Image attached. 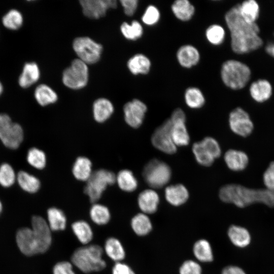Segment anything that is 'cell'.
Segmentation results:
<instances>
[{
    "mask_svg": "<svg viewBox=\"0 0 274 274\" xmlns=\"http://www.w3.org/2000/svg\"><path fill=\"white\" fill-rule=\"evenodd\" d=\"M103 253V248L98 245H84L74 251L71 256V262L85 273L100 271L107 265L102 258Z\"/></svg>",
    "mask_w": 274,
    "mask_h": 274,
    "instance_id": "3957f363",
    "label": "cell"
},
{
    "mask_svg": "<svg viewBox=\"0 0 274 274\" xmlns=\"http://www.w3.org/2000/svg\"><path fill=\"white\" fill-rule=\"evenodd\" d=\"M205 35L208 41L210 44L219 45L224 41L225 31L221 25L214 24L207 28Z\"/></svg>",
    "mask_w": 274,
    "mask_h": 274,
    "instance_id": "60d3db41",
    "label": "cell"
},
{
    "mask_svg": "<svg viewBox=\"0 0 274 274\" xmlns=\"http://www.w3.org/2000/svg\"><path fill=\"white\" fill-rule=\"evenodd\" d=\"M3 90V87L2 83L0 81V95L2 94Z\"/></svg>",
    "mask_w": 274,
    "mask_h": 274,
    "instance_id": "9f6ffc18",
    "label": "cell"
},
{
    "mask_svg": "<svg viewBox=\"0 0 274 274\" xmlns=\"http://www.w3.org/2000/svg\"><path fill=\"white\" fill-rule=\"evenodd\" d=\"M73 232L83 245L90 243L93 237V232L90 224L84 220H78L72 224Z\"/></svg>",
    "mask_w": 274,
    "mask_h": 274,
    "instance_id": "4dcf8cb0",
    "label": "cell"
},
{
    "mask_svg": "<svg viewBox=\"0 0 274 274\" xmlns=\"http://www.w3.org/2000/svg\"><path fill=\"white\" fill-rule=\"evenodd\" d=\"M171 122V135L177 147L186 146L190 142V136L186 126V115L180 108L175 109L169 118Z\"/></svg>",
    "mask_w": 274,
    "mask_h": 274,
    "instance_id": "30bf717a",
    "label": "cell"
},
{
    "mask_svg": "<svg viewBox=\"0 0 274 274\" xmlns=\"http://www.w3.org/2000/svg\"><path fill=\"white\" fill-rule=\"evenodd\" d=\"M225 21L230 32L231 47L235 53L243 54L256 50L263 45L256 22L245 20L241 16L238 4L225 15Z\"/></svg>",
    "mask_w": 274,
    "mask_h": 274,
    "instance_id": "6da1fadb",
    "label": "cell"
},
{
    "mask_svg": "<svg viewBox=\"0 0 274 274\" xmlns=\"http://www.w3.org/2000/svg\"><path fill=\"white\" fill-rule=\"evenodd\" d=\"M23 21L21 13L16 9L8 12L2 18L3 25L11 30H17L22 25Z\"/></svg>",
    "mask_w": 274,
    "mask_h": 274,
    "instance_id": "b9f144b4",
    "label": "cell"
},
{
    "mask_svg": "<svg viewBox=\"0 0 274 274\" xmlns=\"http://www.w3.org/2000/svg\"><path fill=\"white\" fill-rule=\"evenodd\" d=\"M120 30L124 37L130 40L139 39L143 33L141 24L136 20H133L130 24L127 22L123 23L120 26Z\"/></svg>",
    "mask_w": 274,
    "mask_h": 274,
    "instance_id": "ab89813d",
    "label": "cell"
},
{
    "mask_svg": "<svg viewBox=\"0 0 274 274\" xmlns=\"http://www.w3.org/2000/svg\"><path fill=\"white\" fill-rule=\"evenodd\" d=\"M74 51L79 59L86 63L93 64L100 59L102 46L88 37H78L73 43Z\"/></svg>",
    "mask_w": 274,
    "mask_h": 274,
    "instance_id": "ba28073f",
    "label": "cell"
},
{
    "mask_svg": "<svg viewBox=\"0 0 274 274\" xmlns=\"http://www.w3.org/2000/svg\"><path fill=\"white\" fill-rule=\"evenodd\" d=\"M192 150L196 161L201 165L210 166L214 162L215 159L203 146L201 141L194 143Z\"/></svg>",
    "mask_w": 274,
    "mask_h": 274,
    "instance_id": "f35d334b",
    "label": "cell"
},
{
    "mask_svg": "<svg viewBox=\"0 0 274 274\" xmlns=\"http://www.w3.org/2000/svg\"><path fill=\"white\" fill-rule=\"evenodd\" d=\"M224 159L227 167L233 171H241L247 166L249 158L243 151L230 149L227 151L224 156Z\"/></svg>",
    "mask_w": 274,
    "mask_h": 274,
    "instance_id": "44dd1931",
    "label": "cell"
},
{
    "mask_svg": "<svg viewBox=\"0 0 274 274\" xmlns=\"http://www.w3.org/2000/svg\"><path fill=\"white\" fill-rule=\"evenodd\" d=\"M103 250L107 256L115 262H121L125 257V249L121 242L116 237L107 238Z\"/></svg>",
    "mask_w": 274,
    "mask_h": 274,
    "instance_id": "d4e9b609",
    "label": "cell"
},
{
    "mask_svg": "<svg viewBox=\"0 0 274 274\" xmlns=\"http://www.w3.org/2000/svg\"><path fill=\"white\" fill-rule=\"evenodd\" d=\"M142 174L146 183L150 187L159 189L169 182L172 177V170L165 162L153 159L144 166Z\"/></svg>",
    "mask_w": 274,
    "mask_h": 274,
    "instance_id": "8992f818",
    "label": "cell"
},
{
    "mask_svg": "<svg viewBox=\"0 0 274 274\" xmlns=\"http://www.w3.org/2000/svg\"><path fill=\"white\" fill-rule=\"evenodd\" d=\"M160 14L157 7L153 5L149 6L146 9L142 20L147 25H153L159 20Z\"/></svg>",
    "mask_w": 274,
    "mask_h": 274,
    "instance_id": "f6af8a7d",
    "label": "cell"
},
{
    "mask_svg": "<svg viewBox=\"0 0 274 274\" xmlns=\"http://www.w3.org/2000/svg\"><path fill=\"white\" fill-rule=\"evenodd\" d=\"M2 210H3V205L1 201H0V214H1L2 212Z\"/></svg>",
    "mask_w": 274,
    "mask_h": 274,
    "instance_id": "6f0895ef",
    "label": "cell"
},
{
    "mask_svg": "<svg viewBox=\"0 0 274 274\" xmlns=\"http://www.w3.org/2000/svg\"><path fill=\"white\" fill-rule=\"evenodd\" d=\"M147 110L146 105L139 99L127 102L123 107L126 123L133 128L139 127L143 123Z\"/></svg>",
    "mask_w": 274,
    "mask_h": 274,
    "instance_id": "4fadbf2b",
    "label": "cell"
},
{
    "mask_svg": "<svg viewBox=\"0 0 274 274\" xmlns=\"http://www.w3.org/2000/svg\"><path fill=\"white\" fill-rule=\"evenodd\" d=\"M26 159L28 163L37 169H42L46 166V154L42 150L38 148H31L29 149Z\"/></svg>",
    "mask_w": 274,
    "mask_h": 274,
    "instance_id": "7bdbcfd3",
    "label": "cell"
},
{
    "mask_svg": "<svg viewBox=\"0 0 274 274\" xmlns=\"http://www.w3.org/2000/svg\"><path fill=\"white\" fill-rule=\"evenodd\" d=\"M221 274H246L240 267L235 265H228L225 267Z\"/></svg>",
    "mask_w": 274,
    "mask_h": 274,
    "instance_id": "db71d44e",
    "label": "cell"
},
{
    "mask_svg": "<svg viewBox=\"0 0 274 274\" xmlns=\"http://www.w3.org/2000/svg\"><path fill=\"white\" fill-rule=\"evenodd\" d=\"M175 16L182 21L190 20L195 13L194 6L188 0H177L171 6Z\"/></svg>",
    "mask_w": 274,
    "mask_h": 274,
    "instance_id": "83f0119b",
    "label": "cell"
},
{
    "mask_svg": "<svg viewBox=\"0 0 274 274\" xmlns=\"http://www.w3.org/2000/svg\"><path fill=\"white\" fill-rule=\"evenodd\" d=\"M119 187L123 191L128 192L134 191L138 187V181L132 172L128 169L120 170L116 176Z\"/></svg>",
    "mask_w": 274,
    "mask_h": 274,
    "instance_id": "e575fe53",
    "label": "cell"
},
{
    "mask_svg": "<svg viewBox=\"0 0 274 274\" xmlns=\"http://www.w3.org/2000/svg\"><path fill=\"white\" fill-rule=\"evenodd\" d=\"M223 83L233 90L245 87L249 81L251 71L246 64L237 60L229 59L223 62L220 71Z\"/></svg>",
    "mask_w": 274,
    "mask_h": 274,
    "instance_id": "277c9868",
    "label": "cell"
},
{
    "mask_svg": "<svg viewBox=\"0 0 274 274\" xmlns=\"http://www.w3.org/2000/svg\"><path fill=\"white\" fill-rule=\"evenodd\" d=\"M16 176L13 168L7 163L0 165V185L4 187H10L15 182Z\"/></svg>",
    "mask_w": 274,
    "mask_h": 274,
    "instance_id": "ee69618b",
    "label": "cell"
},
{
    "mask_svg": "<svg viewBox=\"0 0 274 274\" xmlns=\"http://www.w3.org/2000/svg\"><path fill=\"white\" fill-rule=\"evenodd\" d=\"M238 10L242 17L246 21L254 23L259 16L260 8L255 0H246L238 4Z\"/></svg>",
    "mask_w": 274,
    "mask_h": 274,
    "instance_id": "d6a6232c",
    "label": "cell"
},
{
    "mask_svg": "<svg viewBox=\"0 0 274 274\" xmlns=\"http://www.w3.org/2000/svg\"><path fill=\"white\" fill-rule=\"evenodd\" d=\"M130 225L133 231L140 236L148 234L153 228L150 218L148 215L143 213H138L132 218Z\"/></svg>",
    "mask_w": 274,
    "mask_h": 274,
    "instance_id": "f546056e",
    "label": "cell"
},
{
    "mask_svg": "<svg viewBox=\"0 0 274 274\" xmlns=\"http://www.w3.org/2000/svg\"><path fill=\"white\" fill-rule=\"evenodd\" d=\"M35 99L42 106H46L55 102L58 98L56 93L46 84L38 85L34 93Z\"/></svg>",
    "mask_w": 274,
    "mask_h": 274,
    "instance_id": "d590c367",
    "label": "cell"
},
{
    "mask_svg": "<svg viewBox=\"0 0 274 274\" xmlns=\"http://www.w3.org/2000/svg\"><path fill=\"white\" fill-rule=\"evenodd\" d=\"M40 77V72L37 64L33 62L26 63L18 79L19 85L28 88L37 82Z\"/></svg>",
    "mask_w": 274,
    "mask_h": 274,
    "instance_id": "603a6c76",
    "label": "cell"
},
{
    "mask_svg": "<svg viewBox=\"0 0 274 274\" xmlns=\"http://www.w3.org/2000/svg\"><path fill=\"white\" fill-rule=\"evenodd\" d=\"M87 64L79 59L73 60L71 65L65 68L62 74L64 85L72 89H79L84 87L88 81Z\"/></svg>",
    "mask_w": 274,
    "mask_h": 274,
    "instance_id": "52a82bcc",
    "label": "cell"
},
{
    "mask_svg": "<svg viewBox=\"0 0 274 274\" xmlns=\"http://www.w3.org/2000/svg\"><path fill=\"white\" fill-rule=\"evenodd\" d=\"M0 139L3 144L8 148H18L23 139V131L22 127L18 123L12 124L7 128Z\"/></svg>",
    "mask_w": 274,
    "mask_h": 274,
    "instance_id": "d6986e66",
    "label": "cell"
},
{
    "mask_svg": "<svg viewBox=\"0 0 274 274\" xmlns=\"http://www.w3.org/2000/svg\"><path fill=\"white\" fill-rule=\"evenodd\" d=\"M266 188L274 191V161L270 162L263 176Z\"/></svg>",
    "mask_w": 274,
    "mask_h": 274,
    "instance_id": "681fc988",
    "label": "cell"
},
{
    "mask_svg": "<svg viewBox=\"0 0 274 274\" xmlns=\"http://www.w3.org/2000/svg\"><path fill=\"white\" fill-rule=\"evenodd\" d=\"M177 60L184 68H191L196 65L200 60V53L197 49L191 45L180 47L176 54Z\"/></svg>",
    "mask_w": 274,
    "mask_h": 274,
    "instance_id": "e0dca14e",
    "label": "cell"
},
{
    "mask_svg": "<svg viewBox=\"0 0 274 274\" xmlns=\"http://www.w3.org/2000/svg\"><path fill=\"white\" fill-rule=\"evenodd\" d=\"M11 118L6 114L0 113V137L12 124Z\"/></svg>",
    "mask_w": 274,
    "mask_h": 274,
    "instance_id": "f5cc1de1",
    "label": "cell"
},
{
    "mask_svg": "<svg viewBox=\"0 0 274 274\" xmlns=\"http://www.w3.org/2000/svg\"><path fill=\"white\" fill-rule=\"evenodd\" d=\"M72 173L77 180L87 182L93 173L91 161L85 156L78 157L73 164Z\"/></svg>",
    "mask_w": 274,
    "mask_h": 274,
    "instance_id": "484cf974",
    "label": "cell"
},
{
    "mask_svg": "<svg viewBox=\"0 0 274 274\" xmlns=\"http://www.w3.org/2000/svg\"><path fill=\"white\" fill-rule=\"evenodd\" d=\"M80 3L84 15L94 19L104 16L108 10L117 7L115 0H82Z\"/></svg>",
    "mask_w": 274,
    "mask_h": 274,
    "instance_id": "5bb4252c",
    "label": "cell"
},
{
    "mask_svg": "<svg viewBox=\"0 0 274 274\" xmlns=\"http://www.w3.org/2000/svg\"><path fill=\"white\" fill-rule=\"evenodd\" d=\"M116 182V175L112 172L99 169L93 172L87 180L84 189L91 202L96 203L109 185Z\"/></svg>",
    "mask_w": 274,
    "mask_h": 274,
    "instance_id": "5b68a950",
    "label": "cell"
},
{
    "mask_svg": "<svg viewBox=\"0 0 274 274\" xmlns=\"http://www.w3.org/2000/svg\"><path fill=\"white\" fill-rule=\"evenodd\" d=\"M89 216L92 221L98 225H106L111 219V213L108 207L97 203L91 206Z\"/></svg>",
    "mask_w": 274,
    "mask_h": 274,
    "instance_id": "8d00e7d4",
    "label": "cell"
},
{
    "mask_svg": "<svg viewBox=\"0 0 274 274\" xmlns=\"http://www.w3.org/2000/svg\"><path fill=\"white\" fill-rule=\"evenodd\" d=\"M219 196L224 202L245 208L255 203L274 207V191L265 189H251L236 184H228L219 190Z\"/></svg>",
    "mask_w": 274,
    "mask_h": 274,
    "instance_id": "7a4b0ae2",
    "label": "cell"
},
{
    "mask_svg": "<svg viewBox=\"0 0 274 274\" xmlns=\"http://www.w3.org/2000/svg\"><path fill=\"white\" fill-rule=\"evenodd\" d=\"M150 59L142 54H137L130 58L127 62V66L133 75L148 74L151 68Z\"/></svg>",
    "mask_w": 274,
    "mask_h": 274,
    "instance_id": "1f68e13d",
    "label": "cell"
},
{
    "mask_svg": "<svg viewBox=\"0 0 274 274\" xmlns=\"http://www.w3.org/2000/svg\"><path fill=\"white\" fill-rule=\"evenodd\" d=\"M153 146L158 150L167 154H173L177 148L171 135V122L169 119L166 120L155 129L151 139Z\"/></svg>",
    "mask_w": 274,
    "mask_h": 274,
    "instance_id": "9c48e42d",
    "label": "cell"
},
{
    "mask_svg": "<svg viewBox=\"0 0 274 274\" xmlns=\"http://www.w3.org/2000/svg\"><path fill=\"white\" fill-rule=\"evenodd\" d=\"M16 241L18 249L28 256L39 254L38 246L31 228L22 227L16 233Z\"/></svg>",
    "mask_w": 274,
    "mask_h": 274,
    "instance_id": "9a60e30c",
    "label": "cell"
},
{
    "mask_svg": "<svg viewBox=\"0 0 274 274\" xmlns=\"http://www.w3.org/2000/svg\"><path fill=\"white\" fill-rule=\"evenodd\" d=\"M16 179L20 187L27 192L36 193L40 188V180L26 172L20 171L17 175Z\"/></svg>",
    "mask_w": 274,
    "mask_h": 274,
    "instance_id": "836d02e7",
    "label": "cell"
},
{
    "mask_svg": "<svg viewBox=\"0 0 274 274\" xmlns=\"http://www.w3.org/2000/svg\"><path fill=\"white\" fill-rule=\"evenodd\" d=\"M47 223L52 231L64 230L66 227L67 219L64 212L56 207L48 209L47 212Z\"/></svg>",
    "mask_w": 274,
    "mask_h": 274,
    "instance_id": "4316f807",
    "label": "cell"
},
{
    "mask_svg": "<svg viewBox=\"0 0 274 274\" xmlns=\"http://www.w3.org/2000/svg\"><path fill=\"white\" fill-rule=\"evenodd\" d=\"M166 200L172 206L178 207L188 199L189 194L186 187L182 184L167 186L164 190Z\"/></svg>",
    "mask_w": 274,
    "mask_h": 274,
    "instance_id": "ac0fdd59",
    "label": "cell"
},
{
    "mask_svg": "<svg viewBox=\"0 0 274 274\" xmlns=\"http://www.w3.org/2000/svg\"><path fill=\"white\" fill-rule=\"evenodd\" d=\"M192 251L195 258L201 262L209 263L214 259L212 246L206 239L201 238L196 241L193 244Z\"/></svg>",
    "mask_w": 274,
    "mask_h": 274,
    "instance_id": "f1b7e54d",
    "label": "cell"
},
{
    "mask_svg": "<svg viewBox=\"0 0 274 274\" xmlns=\"http://www.w3.org/2000/svg\"><path fill=\"white\" fill-rule=\"evenodd\" d=\"M227 235L231 243L238 248H245L251 243L250 232L246 228L241 226L231 225L228 229Z\"/></svg>",
    "mask_w": 274,
    "mask_h": 274,
    "instance_id": "7402d4cb",
    "label": "cell"
},
{
    "mask_svg": "<svg viewBox=\"0 0 274 274\" xmlns=\"http://www.w3.org/2000/svg\"><path fill=\"white\" fill-rule=\"evenodd\" d=\"M113 112V105L107 98H99L93 103V117L97 122L102 123L107 121L112 115Z\"/></svg>",
    "mask_w": 274,
    "mask_h": 274,
    "instance_id": "cb8c5ba5",
    "label": "cell"
},
{
    "mask_svg": "<svg viewBox=\"0 0 274 274\" xmlns=\"http://www.w3.org/2000/svg\"><path fill=\"white\" fill-rule=\"evenodd\" d=\"M186 104L191 109H199L205 103V98L201 91L195 87L186 89L184 94Z\"/></svg>",
    "mask_w": 274,
    "mask_h": 274,
    "instance_id": "74e56055",
    "label": "cell"
},
{
    "mask_svg": "<svg viewBox=\"0 0 274 274\" xmlns=\"http://www.w3.org/2000/svg\"><path fill=\"white\" fill-rule=\"evenodd\" d=\"M229 125L234 133L243 137L250 135L254 128L249 114L240 107L236 108L230 113Z\"/></svg>",
    "mask_w": 274,
    "mask_h": 274,
    "instance_id": "7c38bea8",
    "label": "cell"
},
{
    "mask_svg": "<svg viewBox=\"0 0 274 274\" xmlns=\"http://www.w3.org/2000/svg\"><path fill=\"white\" fill-rule=\"evenodd\" d=\"M266 52L270 56L274 57V42H268L265 47Z\"/></svg>",
    "mask_w": 274,
    "mask_h": 274,
    "instance_id": "11a10c76",
    "label": "cell"
},
{
    "mask_svg": "<svg viewBox=\"0 0 274 274\" xmlns=\"http://www.w3.org/2000/svg\"><path fill=\"white\" fill-rule=\"evenodd\" d=\"M249 92L251 97L256 101L262 102L270 97L272 88L268 80L260 79L252 83L249 88Z\"/></svg>",
    "mask_w": 274,
    "mask_h": 274,
    "instance_id": "ffe728a7",
    "label": "cell"
},
{
    "mask_svg": "<svg viewBox=\"0 0 274 274\" xmlns=\"http://www.w3.org/2000/svg\"><path fill=\"white\" fill-rule=\"evenodd\" d=\"M53 274H76L71 262L62 261L56 263L53 267Z\"/></svg>",
    "mask_w": 274,
    "mask_h": 274,
    "instance_id": "c3c4849f",
    "label": "cell"
},
{
    "mask_svg": "<svg viewBox=\"0 0 274 274\" xmlns=\"http://www.w3.org/2000/svg\"><path fill=\"white\" fill-rule=\"evenodd\" d=\"M112 274H135L129 265L122 261L115 262L112 268Z\"/></svg>",
    "mask_w": 274,
    "mask_h": 274,
    "instance_id": "816d5d0a",
    "label": "cell"
},
{
    "mask_svg": "<svg viewBox=\"0 0 274 274\" xmlns=\"http://www.w3.org/2000/svg\"><path fill=\"white\" fill-rule=\"evenodd\" d=\"M120 2L127 16H131L134 14L138 6L137 0H121Z\"/></svg>",
    "mask_w": 274,
    "mask_h": 274,
    "instance_id": "f907efd6",
    "label": "cell"
},
{
    "mask_svg": "<svg viewBox=\"0 0 274 274\" xmlns=\"http://www.w3.org/2000/svg\"><path fill=\"white\" fill-rule=\"evenodd\" d=\"M159 196L152 189H147L142 191L138 197V206L142 213L145 214L155 213L159 203Z\"/></svg>",
    "mask_w": 274,
    "mask_h": 274,
    "instance_id": "2e32d148",
    "label": "cell"
},
{
    "mask_svg": "<svg viewBox=\"0 0 274 274\" xmlns=\"http://www.w3.org/2000/svg\"><path fill=\"white\" fill-rule=\"evenodd\" d=\"M200 141L215 159L221 156V149L220 146L215 139L211 136H207Z\"/></svg>",
    "mask_w": 274,
    "mask_h": 274,
    "instance_id": "bcb514c9",
    "label": "cell"
},
{
    "mask_svg": "<svg viewBox=\"0 0 274 274\" xmlns=\"http://www.w3.org/2000/svg\"><path fill=\"white\" fill-rule=\"evenodd\" d=\"M31 224L38 246L39 253H44L48 251L52 244V231L47 221L40 216H33Z\"/></svg>",
    "mask_w": 274,
    "mask_h": 274,
    "instance_id": "8fae6325",
    "label": "cell"
},
{
    "mask_svg": "<svg viewBox=\"0 0 274 274\" xmlns=\"http://www.w3.org/2000/svg\"><path fill=\"white\" fill-rule=\"evenodd\" d=\"M179 271V274H202V268L197 262L189 259L183 262Z\"/></svg>",
    "mask_w": 274,
    "mask_h": 274,
    "instance_id": "7dc6e473",
    "label": "cell"
}]
</instances>
